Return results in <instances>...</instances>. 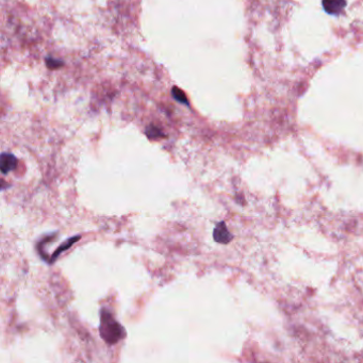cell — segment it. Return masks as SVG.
<instances>
[{
    "mask_svg": "<svg viewBox=\"0 0 363 363\" xmlns=\"http://www.w3.org/2000/svg\"><path fill=\"white\" fill-rule=\"evenodd\" d=\"M345 4V0H324L323 1L324 9L331 15H337L341 13Z\"/></svg>",
    "mask_w": 363,
    "mask_h": 363,
    "instance_id": "4",
    "label": "cell"
},
{
    "mask_svg": "<svg viewBox=\"0 0 363 363\" xmlns=\"http://www.w3.org/2000/svg\"><path fill=\"white\" fill-rule=\"evenodd\" d=\"M213 238L215 242L220 244H228L233 240V235L229 233V230L224 222H220L216 224V226L213 230Z\"/></svg>",
    "mask_w": 363,
    "mask_h": 363,
    "instance_id": "2",
    "label": "cell"
},
{
    "mask_svg": "<svg viewBox=\"0 0 363 363\" xmlns=\"http://www.w3.org/2000/svg\"><path fill=\"white\" fill-rule=\"evenodd\" d=\"M17 158L12 153L4 152L0 157V169H1V173L3 175L9 174L10 172L16 169L17 167Z\"/></svg>",
    "mask_w": 363,
    "mask_h": 363,
    "instance_id": "3",
    "label": "cell"
},
{
    "mask_svg": "<svg viewBox=\"0 0 363 363\" xmlns=\"http://www.w3.org/2000/svg\"><path fill=\"white\" fill-rule=\"evenodd\" d=\"M99 334L100 337L105 340V342L111 345L118 343L120 340L123 339L127 335L125 328L106 309H103L100 312Z\"/></svg>",
    "mask_w": 363,
    "mask_h": 363,
    "instance_id": "1",
    "label": "cell"
},
{
    "mask_svg": "<svg viewBox=\"0 0 363 363\" xmlns=\"http://www.w3.org/2000/svg\"><path fill=\"white\" fill-rule=\"evenodd\" d=\"M80 238H81V236H75V237H73V238H69L68 239V240H66L63 244H61V246L59 247V248H57L56 249V251L55 252H53L52 253V256L49 258V263H53V262H55L56 260H57V258L60 256V254L62 253V252H63V251H65V250H67L68 248H71V247L77 242V241H79L80 240Z\"/></svg>",
    "mask_w": 363,
    "mask_h": 363,
    "instance_id": "5",
    "label": "cell"
},
{
    "mask_svg": "<svg viewBox=\"0 0 363 363\" xmlns=\"http://www.w3.org/2000/svg\"><path fill=\"white\" fill-rule=\"evenodd\" d=\"M173 95H174V97H175L177 100H179L180 103H183V104H185V105H189V100L187 99V97H185L184 93H183L181 90L177 89V88H174V89H173Z\"/></svg>",
    "mask_w": 363,
    "mask_h": 363,
    "instance_id": "7",
    "label": "cell"
},
{
    "mask_svg": "<svg viewBox=\"0 0 363 363\" xmlns=\"http://www.w3.org/2000/svg\"><path fill=\"white\" fill-rule=\"evenodd\" d=\"M47 65L50 68H58L62 65L61 60H55V59H47Z\"/></svg>",
    "mask_w": 363,
    "mask_h": 363,
    "instance_id": "8",
    "label": "cell"
},
{
    "mask_svg": "<svg viewBox=\"0 0 363 363\" xmlns=\"http://www.w3.org/2000/svg\"><path fill=\"white\" fill-rule=\"evenodd\" d=\"M146 134H147V136L149 138H153V140H157V138H160L162 136H164L163 135V132H162V131L159 128L154 127V126L153 127H149L147 129V131H146Z\"/></svg>",
    "mask_w": 363,
    "mask_h": 363,
    "instance_id": "6",
    "label": "cell"
}]
</instances>
